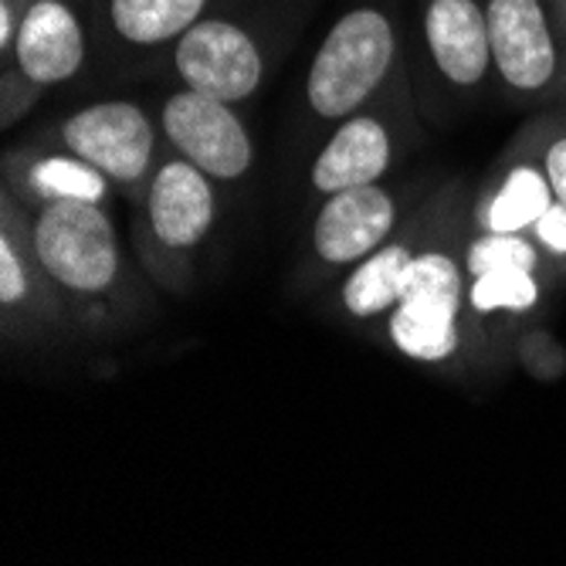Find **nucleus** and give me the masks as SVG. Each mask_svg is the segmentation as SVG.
I'll return each instance as SVG.
<instances>
[{"mask_svg":"<svg viewBox=\"0 0 566 566\" xmlns=\"http://www.w3.org/2000/svg\"><path fill=\"white\" fill-rule=\"evenodd\" d=\"M397 28L387 11L367 4L346 11L305 72V106L319 123H343L367 109L397 69Z\"/></svg>","mask_w":566,"mask_h":566,"instance_id":"nucleus-1","label":"nucleus"},{"mask_svg":"<svg viewBox=\"0 0 566 566\" xmlns=\"http://www.w3.org/2000/svg\"><path fill=\"white\" fill-rule=\"evenodd\" d=\"M38 269L78 298L109 295L123 275V248L113 218L92 200H48L31 221Z\"/></svg>","mask_w":566,"mask_h":566,"instance_id":"nucleus-2","label":"nucleus"},{"mask_svg":"<svg viewBox=\"0 0 566 566\" xmlns=\"http://www.w3.org/2000/svg\"><path fill=\"white\" fill-rule=\"evenodd\" d=\"M59 139L65 153L92 164L126 190H136L153 177L157 126L136 102L109 98L85 106L59 126Z\"/></svg>","mask_w":566,"mask_h":566,"instance_id":"nucleus-3","label":"nucleus"},{"mask_svg":"<svg viewBox=\"0 0 566 566\" xmlns=\"http://www.w3.org/2000/svg\"><path fill=\"white\" fill-rule=\"evenodd\" d=\"M160 133L177 149V157L221 184L241 180L254 164V143L238 109L231 102L193 88L167 95L160 109Z\"/></svg>","mask_w":566,"mask_h":566,"instance_id":"nucleus-4","label":"nucleus"},{"mask_svg":"<svg viewBox=\"0 0 566 566\" xmlns=\"http://www.w3.org/2000/svg\"><path fill=\"white\" fill-rule=\"evenodd\" d=\"M492 65L509 92L523 98L546 95L559 65V28L546 0H485Z\"/></svg>","mask_w":566,"mask_h":566,"instance_id":"nucleus-5","label":"nucleus"},{"mask_svg":"<svg viewBox=\"0 0 566 566\" xmlns=\"http://www.w3.org/2000/svg\"><path fill=\"white\" fill-rule=\"evenodd\" d=\"M174 69L184 88L231 102V106L251 98L265 78L259 41L224 18H203L184 38H177Z\"/></svg>","mask_w":566,"mask_h":566,"instance_id":"nucleus-6","label":"nucleus"},{"mask_svg":"<svg viewBox=\"0 0 566 566\" xmlns=\"http://www.w3.org/2000/svg\"><path fill=\"white\" fill-rule=\"evenodd\" d=\"M218 221V193L211 177L174 157L153 170L143 200V234L160 254H190L208 241Z\"/></svg>","mask_w":566,"mask_h":566,"instance_id":"nucleus-7","label":"nucleus"},{"mask_svg":"<svg viewBox=\"0 0 566 566\" xmlns=\"http://www.w3.org/2000/svg\"><path fill=\"white\" fill-rule=\"evenodd\" d=\"M397 224V200L380 184L349 187L329 193L313 221V251L316 259L339 269L356 265L380 244H387Z\"/></svg>","mask_w":566,"mask_h":566,"instance_id":"nucleus-8","label":"nucleus"},{"mask_svg":"<svg viewBox=\"0 0 566 566\" xmlns=\"http://www.w3.org/2000/svg\"><path fill=\"white\" fill-rule=\"evenodd\" d=\"M14 65L31 88H51L75 78L85 62V31L65 0H31L21 14Z\"/></svg>","mask_w":566,"mask_h":566,"instance_id":"nucleus-9","label":"nucleus"},{"mask_svg":"<svg viewBox=\"0 0 566 566\" xmlns=\"http://www.w3.org/2000/svg\"><path fill=\"white\" fill-rule=\"evenodd\" d=\"M394 153H397V139L390 119L370 109H359L349 119H343L329 136V143L319 149L308 184L323 197L349 187L380 184L394 164Z\"/></svg>","mask_w":566,"mask_h":566,"instance_id":"nucleus-10","label":"nucleus"},{"mask_svg":"<svg viewBox=\"0 0 566 566\" xmlns=\"http://www.w3.org/2000/svg\"><path fill=\"white\" fill-rule=\"evenodd\" d=\"M421 21L431 62L444 82L454 88H475L495 72L489 21L479 0H428Z\"/></svg>","mask_w":566,"mask_h":566,"instance_id":"nucleus-11","label":"nucleus"},{"mask_svg":"<svg viewBox=\"0 0 566 566\" xmlns=\"http://www.w3.org/2000/svg\"><path fill=\"white\" fill-rule=\"evenodd\" d=\"M461 292H407L387 319L394 346L418 364H444L461 349Z\"/></svg>","mask_w":566,"mask_h":566,"instance_id":"nucleus-12","label":"nucleus"},{"mask_svg":"<svg viewBox=\"0 0 566 566\" xmlns=\"http://www.w3.org/2000/svg\"><path fill=\"white\" fill-rule=\"evenodd\" d=\"M553 200L556 197L539 157L516 160L479 203V224L482 231H505V234L533 231V224L543 218V211Z\"/></svg>","mask_w":566,"mask_h":566,"instance_id":"nucleus-13","label":"nucleus"},{"mask_svg":"<svg viewBox=\"0 0 566 566\" xmlns=\"http://www.w3.org/2000/svg\"><path fill=\"white\" fill-rule=\"evenodd\" d=\"M415 254L418 251L407 241H387L374 254H367L364 262H356V269L339 285V302L346 313L353 319H374V316L394 313L400 302L403 272Z\"/></svg>","mask_w":566,"mask_h":566,"instance_id":"nucleus-14","label":"nucleus"},{"mask_svg":"<svg viewBox=\"0 0 566 566\" xmlns=\"http://www.w3.org/2000/svg\"><path fill=\"white\" fill-rule=\"evenodd\" d=\"M211 0H109V24L119 41L160 48L203 21Z\"/></svg>","mask_w":566,"mask_h":566,"instance_id":"nucleus-15","label":"nucleus"},{"mask_svg":"<svg viewBox=\"0 0 566 566\" xmlns=\"http://www.w3.org/2000/svg\"><path fill=\"white\" fill-rule=\"evenodd\" d=\"M543 292H546V275L530 272V269H489L475 279H469V308L479 319L489 316H512L523 319L533 316L543 305Z\"/></svg>","mask_w":566,"mask_h":566,"instance_id":"nucleus-16","label":"nucleus"},{"mask_svg":"<svg viewBox=\"0 0 566 566\" xmlns=\"http://www.w3.org/2000/svg\"><path fill=\"white\" fill-rule=\"evenodd\" d=\"M28 190L41 203L48 200H92V203H106L109 197V177L95 170L92 164L78 157H41L28 170Z\"/></svg>","mask_w":566,"mask_h":566,"instance_id":"nucleus-17","label":"nucleus"},{"mask_svg":"<svg viewBox=\"0 0 566 566\" xmlns=\"http://www.w3.org/2000/svg\"><path fill=\"white\" fill-rule=\"evenodd\" d=\"M505 265H516V269H530V272H556L546 259V251L539 248V241L530 231H516V234H505V231H479L469 244L465 254V275L475 279L489 269H505Z\"/></svg>","mask_w":566,"mask_h":566,"instance_id":"nucleus-18","label":"nucleus"},{"mask_svg":"<svg viewBox=\"0 0 566 566\" xmlns=\"http://www.w3.org/2000/svg\"><path fill=\"white\" fill-rule=\"evenodd\" d=\"M31 292V272H28V259L18 248L14 234L4 231L0 238V305L4 308H18Z\"/></svg>","mask_w":566,"mask_h":566,"instance_id":"nucleus-19","label":"nucleus"},{"mask_svg":"<svg viewBox=\"0 0 566 566\" xmlns=\"http://www.w3.org/2000/svg\"><path fill=\"white\" fill-rule=\"evenodd\" d=\"M530 234H533V238L539 241V248L546 251L549 265H553L556 272H563V269H566V203H563V200H553L549 208L543 211V218L533 224Z\"/></svg>","mask_w":566,"mask_h":566,"instance_id":"nucleus-20","label":"nucleus"},{"mask_svg":"<svg viewBox=\"0 0 566 566\" xmlns=\"http://www.w3.org/2000/svg\"><path fill=\"white\" fill-rule=\"evenodd\" d=\"M539 164L549 177L553 197L566 203V133H553L543 146H539Z\"/></svg>","mask_w":566,"mask_h":566,"instance_id":"nucleus-21","label":"nucleus"},{"mask_svg":"<svg viewBox=\"0 0 566 566\" xmlns=\"http://www.w3.org/2000/svg\"><path fill=\"white\" fill-rule=\"evenodd\" d=\"M18 28H21V18L14 14V4H11V0H0V48H4V55H11V51H14Z\"/></svg>","mask_w":566,"mask_h":566,"instance_id":"nucleus-22","label":"nucleus"},{"mask_svg":"<svg viewBox=\"0 0 566 566\" xmlns=\"http://www.w3.org/2000/svg\"><path fill=\"white\" fill-rule=\"evenodd\" d=\"M549 14H553V21H556V28L566 34V0H553V8H549Z\"/></svg>","mask_w":566,"mask_h":566,"instance_id":"nucleus-23","label":"nucleus"},{"mask_svg":"<svg viewBox=\"0 0 566 566\" xmlns=\"http://www.w3.org/2000/svg\"><path fill=\"white\" fill-rule=\"evenodd\" d=\"M563 133H566V123H563Z\"/></svg>","mask_w":566,"mask_h":566,"instance_id":"nucleus-24","label":"nucleus"}]
</instances>
